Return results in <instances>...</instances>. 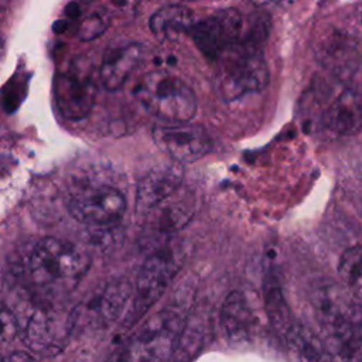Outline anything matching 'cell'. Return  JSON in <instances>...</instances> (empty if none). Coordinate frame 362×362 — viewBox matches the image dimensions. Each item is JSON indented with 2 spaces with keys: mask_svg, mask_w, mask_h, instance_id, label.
<instances>
[{
  "mask_svg": "<svg viewBox=\"0 0 362 362\" xmlns=\"http://www.w3.org/2000/svg\"><path fill=\"white\" fill-rule=\"evenodd\" d=\"M51 317L45 311H37L30 318L25 328V342L38 352L55 348V335Z\"/></svg>",
  "mask_w": 362,
  "mask_h": 362,
  "instance_id": "d6986e66",
  "label": "cell"
},
{
  "mask_svg": "<svg viewBox=\"0 0 362 362\" xmlns=\"http://www.w3.org/2000/svg\"><path fill=\"white\" fill-rule=\"evenodd\" d=\"M194 11L182 4H168L156 10L148 21L151 33L163 41H174L192 31Z\"/></svg>",
  "mask_w": 362,
  "mask_h": 362,
  "instance_id": "2e32d148",
  "label": "cell"
},
{
  "mask_svg": "<svg viewBox=\"0 0 362 362\" xmlns=\"http://www.w3.org/2000/svg\"><path fill=\"white\" fill-rule=\"evenodd\" d=\"M181 249L164 247L147 256L139 270L133 300L123 320V325L126 328H130L137 322L161 297L181 269Z\"/></svg>",
  "mask_w": 362,
  "mask_h": 362,
  "instance_id": "5b68a950",
  "label": "cell"
},
{
  "mask_svg": "<svg viewBox=\"0 0 362 362\" xmlns=\"http://www.w3.org/2000/svg\"><path fill=\"white\" fill-rule=\"evenodd\" d=\"M153 139L160 150L181 164L199 160L212 146L204 127L187 123L156 126Z\"/></svg>",
  "mask_w": 362,
  "mask_h": 362,
  "instance_id": "30bf717a",
  "label": "cell"
},
{
  "mask_svg": "<svg viewBox=\"0 0 362 362\" xmlns=\"http://www.w3.org/2000/svg\"><path fill=\"white\" fill-rule=\"evenodd\" d=\"M339 274L348 288L362 300V246L356 245L346 249L338 264Z\"/></svg>",
  "mask_w": 362,
  "mask_h": 362,
  "instance_id": "ffe728a7",
  "label": "cell"
},
{
  "mask_svg": "<svg viewBox=\"0 0 362 362\" xmlns=\"http://www.w3.org/2000/svg\"><path fill=\"white\" fill-rule=\"evenodd\" d=\"M107 24H109V18L106 13L95 11L81 21V25L78 28V37L82 41L95 40L107 28Z\"/></svg>",
  "mask_w": 362,
  "mask_h": 362,
  "instance_id": "7402d4cb",
  "label": "cell"
},
{
  "mask_svg": "<svg viewBox=\"0 0 362 362\" xmlns=\"http://www.w3.org/2000/svg\"><path fill=\"white\" fill-rule=\"evenodd\" d=\"M90 257L78 245L59 238H41L27 259L30 281L45 291L71 290L86 274Z\"/></svg>",
  "mask_w": 362,
  "mask_h": 362,
  "instance_id": "6da1fadb",
  "label": "cell"
},
{
  "mask_svg": "<svg viewBox=\"0 0 362 362\" xmlns=\"http://www.w3.org/2000/svg\"><path fill=\"white\" fill-rule=\"evenodd\" d=\"M182 175L175 167L154 168L146 174L136 189V212L148 215L170 198H173L181 187Z\"/></svg>",
  "mask_w": 362,
  "mask_h": 362,
  "instance_id": "7c38bea8",
  "label": "cell"
},
{
  "mask_svg": "<svg viewBox=\"0 0 362 362\" xmlns=\"http://www.w3.org/2000/svg\"><path fill=\"white\" fill-rule=\"evenodd\" d=\"M1 362H35V361L28 354L17 351V352H13V354H8L7 356H4Z\"/></svg>",
  "mask_w": 362,
  "mask_h": 362,
  "instance_id": "cb8c5ba5",
  "label": "cell"
},
{
  "mask_svg": "<svg viewBox=\"0 0 362 362\" xmlns=\"http://www.w3.org/2000/svg\"><path fill=\"white\" fill-rule=\"evenodd\" d=\"M55 105L59 113L69 120L85 117L96 98V82L83 59H72L55 75Z\"/></svg>",
  "mask_w": 362,
  "mask_h": 362,
  "instance_id": "ba28073f",
  "label": "cell"
},
{
  "mask_svg": "<svg viewBox=\"0 0 362 362\" xmlns=\"http://www.w3.org/2000/svg\"><path fill=\"white\" fill-rule=\"evenodd\" d=\"M184 325L180 308H163L130 339L117 362H167Z\"/></svg>",
  "mask_w": 362,
  "mask_h": 362,
  "instance_id": "277c9868",
  "label": "cell"
},
{
  "mask_svg": "<svg viewBox=\"0 0 362 362\" xmlns=\"http://www.w3.org/2000/svg\"><path fill=\"white\" fill-rule=\"evenodd\" d=\"M263 298H264V310L269 317L273 328L283 337L288 332V329L296 322L291 318L288 305L283 297L279 281L274 276H267L263 283Z\"/></svg>",
  "mask_w": 362,
  "mask_h": 362,
  "instance_id": "e0dca14e",
  "label": "cell"
},
{
  "mask_svg": "<svg viewBox=\"0 0 362 362\" xmlns=\"http://www.w3.org/2000/svg\"><path fill=\"white\" fill-rule=\"evenodd\" d=\"M17 328H18V325H17L14 315L4 305L3 311H1V339H3V342L11 341L17 332Z\"/></svg>",
  "mask_w": 362,
  "mask_h": 362,
  "instance_id": "603a6c76",
  "label": "cell"
},
{
  "mask_svg": "<svg viewBox=\"0 0 362 362\" xmlns=\"http://www.w3.org/2000/svg\"><path fill=\"white\" fill-rule=\"evenodd\" d=\"M191 216H192L191 201H185V199L173 201L171 205H167L163 208L158 228L167 232L175 230L178 228H182V225H185Z\"/></svg>",
  "mask_w": 362,
  "mask_h": 362,
  "instance_id": "44dd1931",
  "label": "cell"
},
{
  "mask_svg": "<svg viewBox=\"0 0 362 362\" xmlns=\"http://www.w3.org/2000/svg\"><path fill=\"white\" fill-rule=\"evenodd\" d=\"M315 47L321 64L339 79H349L361 65L356 40L344 30L327 27L320 34Z\"/></svg>",
  "mask_w": 362,
  "mask_h": 362,
  "instance_id": "8fae6325",
  "label": "cell"
},
{
  "mask_svg": "<svg viewBox=\"0 0 362 362\" xmlns=\"http://www.w3.org/2000/svg\"><path fill=\"white\" fill-rule=\"evenodd\" d=\"M71 216L88 226H105L117 222L126 209V198L120 189L107 184L78 185L68 197Z\"/></svg>",
  "mask_w": 362,
  "mask_h": 362,
  "instance_id": "8992f818",
  "label": "cell"
},
{
  "mask_svg": "<svg viewBox=\"0 0 362 362\" xmlns=\"http://www.w3.org/2000/svg\"><path fill=\"white\" fill-rule=\"evenodd\" d=\"M243 17L233 7L221 8L197 21L191 35L197 48L209 59H215L236 45L242 38Z\"/></svg>",
  "mask_w": 362,
  "mask_h": 362,
  "instance_id": "9c48e42d",
  "label": "cell"
},
{
  "mask_svg": "<svg viewBox=\"0 0 362 362\" xmlns=\"http://www.w3.org/2000/svg\"><path fill=\"white\" fill-rule=\"evenodd\" d=\"M255 325V315L246 296L232 291L221 308V327L225 337L232 342L247 341Z\"/></svg>",
  "mask_w": 362,
  "mask_h": 362,
  "instance_id": "9a60e30c",
  "label": "cell"
},
{
  "mask_svg": "<svg viewBox=\"0 0 362 362\" xmlns=\"http://www.w3.org/2000/svg\"><path fill=\"white\" fill-rule=\"evenodd\" d=\"M133 293L134 288L132 283L123 277L105 281L71 313V328H100L115 322L124 311V307L133 297Z\"/></svg>",
  "mask_w": 362,
  "mask_h": 362,
  "instance_id": "52a82bcc",
  "label": "cell"
},
{
  "mask_svg": "<svg viewBox=\"0 0 362 362\" xmlns=\"http://www.w3.org/2000/svg\"><path fill=\"white\" fill-rule=\"evenodd\" d=\"M322 126L334 134H348L362 127V95L342 90L322 115Z\"/></svg>",
  "mask_w": 362,
  "mask_h": 362,
  "instance_id": "5bb4252c",
  "label": "cell"
},
{
  "mask_svg": "<svg viewBox=\"0 0 362 362\" xmlns=\"http://www.w3.org/2000/svg\"><path fill=\"white\" fill-rule=\"evenodd\" d=\"M143 47L136 41H120L110 44L100 62L99 79L105 89L117 90L129 79L140 64Z\"/></svg>",
  "mask_w": 362,
  "mask_h": 362,
  "instance_id": "4fadbf2b",
  "label": "cell"
},
{
  "mask_svg": "<svg viewBox=\"0 0 362 362\" xmlns=\"http://www.w3.org/2000/svg\"><path fill=\"white\" fill-rule=\"evenodd\" d=\"M269 68L262 47L240 41L225 52L216 74V88L223 99L235 100L263 90L269 83Z\"/></svg>",
  "mask_w": 362,
  "mask_h": 362,
  "instance_id": "3957f363",
  "label": "cell"
},
{
  "mask_svg": "<svg viewBox=\"0 0 362 362\" xmlns=\"http://www.w3.org/2000/svg\"><path fill=\"white\" fill-rule=\"evenodd\" d=\"M284 339L300 362H324L322 344L304 325L294 322Z\"/></svg>",
  "mask_w": 362,
  "mask_h": 362,
  "instance_id": "ac0fdd59",
  "label": "cell"
},
{
  "mask_svg": "<svg viewBox=\"0 0 362 362\" xmlns=\"http://www.w3.org/2000/svg\"><path fill=\"white\" fill-rule=\"evenodd\" d=\"M133 95L151 116L168 124L187 123L197 112L194 90L181 78L164 69L144 74Z\"/></svg>",
  "mask_w": 362,
  "mask_h": 362,
  "instance_id": "7a4b0ae2",
  "label": "cell"
}]
</instances>
